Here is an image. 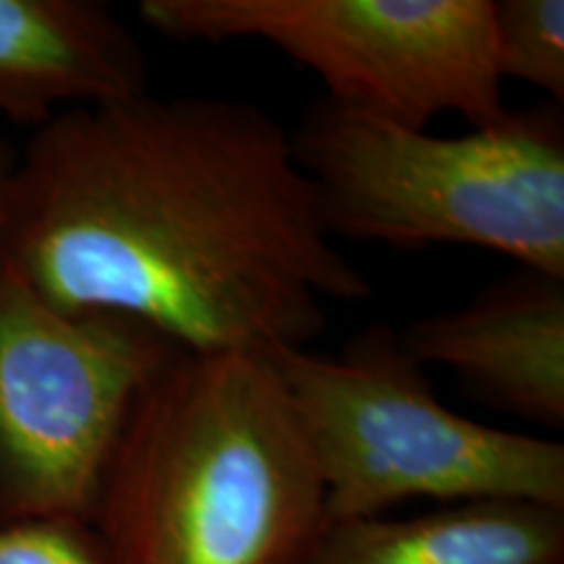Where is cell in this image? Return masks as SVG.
<instances>
[{
	"label": "cell",
	"instance_id": "obj_5",
	"mask_svg": "<svg viewBox=\"0 0 564 564\" xmlns=\"http://www.w3.org/2000/svg\"><path fill=\"white\" fill-rule=\"evenodd\" d=\"M181 348L66 312L0 257V525L89 523L133 403Z\"/></svg>",
	"mask_w": 564,
	"mask_h": 564
},
{
	"label": "cell",
	"instance_id": "obj_4",
	"mask_svg": "<svg viewBox=\"0 0 564 564\" xmlns=\"http://www.w3.org/2000/svg\"><path fill=\"white\" fill-rule=\"evenodd\" d=\"M270 361L322 478L329 523L415 499L564 510V444L449 411L392 329L358 335L340 356L293 348Z\"/></svg>",
	"mask_w": 564,
	"mask_h": 564
},
{
	"label": "cell",
	"instance_id": "obj_7",
	"mask_svg": "<svg viewBox=\"0 0 564 564\" xmlns=\"http://www.w3.org/2000/svg\"><path fill=\"white\" fill-rule=\"evenodd\" d=\"M398 343L423 369L453 371L476 400L564 426V278L518 267L463 306L411 322Z\"/></svg>",
	"mask_w": 564,
	"mask_h": 564
},
{
	"label": "cell",
	"instance_id": "obj_6",
	"mask_svg": "<svg viewBox=\"0 0 564 564\" xmlns=\"http://www.w3.org/2000/svg\"><path fill=\"white\" fill-rule=\"evenodd\" d=\"M139 17L171 40L267 42L314 70L324 100L411 129L507 116L491 0H144Z\"/></svg>",
	"mask_w": 564,
	"mask_h": 564
},
{
	"label": "cell",
	"instance_id": "obj_12",
	"mask_svg": "<svg viewBox=\"0 0 564 564\" xmlns=\"http://www.w3.org/2000/svg\"><path fill=\"white\" fill-rule=\"evenodd\" d=\"M17 150L6 139H0V220H3V202H6V188H9V178L13 165H17Z\"/></svg>",
	"mask_w": 564,
	"mask_h": 564
},
{
	"label": "cell",
	"instance_id": "obj_2",
	"mask_svg": "<svg viewBox=\"0 0 564 564\" xmlns=\"http://www.w3.org/2000/svg\"><path fill=\"white\" fill-rule=\"evenodd\" d=\"M89 525L110 564H308L327 502L270 358L181 350L133 403Z\"/></svg>",
	"mask_w": 564,
	"mask_h": 564
},
{
	"label": "cell",
	"instance_id": "obj_3",
	"mask_svg": "<svg viewBox=\"0 0 564 564\" xmlns=\"http://www.w3.org/2000/svg\"><path fill=\"white\" fill-rule=\"evenodd\" d=\"M291 139L333 238L476 246L564 278L562 105L442 137L322 100Z\"/></svg>",
	"mask_w": 564,
	"mask_h": 564
},
{
	"label": "cell",
	"instance_id": "obj_9",
	"mask_svg": "<svg viewBox=\"0 0 564 564\" xmlns=\"http://www.w3.org/2000/svg\"><path fill=\"white\" fill-rule=\"evenodd\" d=\"M308 564H564V510L465 502L329 523Z\"/></svg>",
	"mask_w": 564,
	"mask_h": 564
},
{
	"label": "cell",
	"instance_id": "obj_1",
	"mask_svg": "<svg viewBox=\"0 0 564 564\" xmlns=\"http://www.w3.org/2000/svg\"><path fill=\"white\" fill-rule=\"evenodd\" d=\"M0 257L66 312L183 352L308 348L369 280L324 228L291 131L257 105L147 95L70 110L17 154Z\"/></svg>",
	"mask_w": 564,
	"mask_h": 564
},
{
	"label": "cell",
	"instance_id": "obj_10",
	"mask_svg": "<svg viewBox=\"0 0 564 564\" xmlns=\"http://www.w3.org/2000/svg\"><path fill=\"white\" fill-rule=\"evenodd\" d=\"M491 47L499 79L523 82L564 100L562 0H491Z\"/></svg>",
	"mask_w": 564,
	"mask_h": 564
},
{
	"label": "cell",
	"instance_id": "obj_11",
	"mask_svg": "<svg viewBox=\"0 0 564 564\" xmlns=\"http://www.w3.org/2000/svg\"><path fill=\"white\" fill-rule=\"evenodd\" d=\"M0 564H110L89 523L0 525Z\"/></svg>",
	"mask_w": 564,
	"mask_h": 564
},
{
	"label": "cell",
	"instance_id": "obj_8",
	"mask_svg": "<svg viewBox=\"0 0 564 564\" xmlns=\"http://www.w3.org/2000/svg\"><path fill=\"white\" fill-rule=\"evenodd\" d=\"M150 91L129 26L100 0H0V116L37 131L63 112Z\"/></svg>",
	"mask_w": 564,
	"mask_h": 564
}]
</instances>
